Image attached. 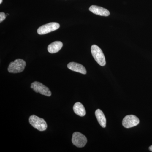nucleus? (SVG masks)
I'll return each instance as SVG.
<instances>
[{
    "label": "nucleus",
    "mask_w": 152,
    "mask_h": 152,
    "mask_svg": "<svg viewBox=\"0 0 152 152\" xmlns=\"http://www.w3.org/2000/svg\"><path fill=\"white\" fill-rule=\"evenodd\" d=\"M91 52L94 58L99 65L104 66L106 65V60L102 50L96 45H94L91 47Z\"/></svg>",
    "instance_id": "nucleus-1"
},
{
    "label": "nucleus",
    "mask_w": 152,
    "mask_h": 152,
    "mask_svg": "<svg viewBox=\"0 0 152 152\" xmlns=\"http://www.w3.org/2000/svg\"><path fill=\"white\" fill-rule=\"evenodd\" d=\"M29 121L33 127L41 132L46 130L48 127V125L45 120L35 115H31L29 118Z\"/></svg>",
    "instance_id": "nucleus-2"
},
{
    "label": "nucleus",
    "mask_w": 152,
    "mask_h": 152,
    "mask_svg": "<svg viewBox=\"0 0 152 152\" xmlns=\"http://www.w3.org/2000/svg\"><path fill=\"white\" fill-rule=\"evenodd\" d=\"M26 66V62L23 60L18 59L10 63L8 70L11 73H18L23 72Z\"/></svg>",
    "instance_id": "nucleus-3"
},
{
    "label": "nucleus",
    "mask_w": 152,
    "mask_h": 152,
    "mask_svg": "<svg viewBox=\"0 0 152 152\" xmlns=\"http://www.w3.org/2000/svg\"><path fill=\"white\" fill-rule=\"evenodd\" d=\"M31 87L36 92L40 93L41 94L45 95L47 96H51V92L49 88L40 82H33L31 84Z\"/></svg>",
    "instance_id": "nucleus-4"
},
{
    "label": "nucleus",
    "mask_w": 152,
    "mask_h": 152,
    "mask_svg": "<svg viewBox=\"0 0 152 152\" xmlns=\"http://www.w3.org/2000/svg\"><path fill=\"white\" fill-rule=\"evenodd\" d=\"M72 142L78 148H83L86 145L87 142L86 137L81 133L75 132L73 134Z\"/></svg>",
    "instance_id": "nucleus-5"
},
{
    "label": "nucleus",
    "mask_w": 152,
    "mask_h": 152,
    "mask_svg": "<svg viewBox=\"0 0 152 152\" xmlns=\"http://www.w3.org/2000/svg\"><path fill=\"white\" fill-rule=\"evenodd\" d=\"M60 24L58 23H50L41 26L37 30V33L39 35L46 34L48 33L53 31L60 28Z\"/></svg>",
    "instance_id": "nucleus-6"
},
{
    "label": "nucleus",
    "mask_w": 152,
    "mask_h": 152,
    "mask_svg": "<svg viewBox=\"0 0 152 152\" xmlns=\"http://www.w3.org/2000/svg\"><path fill=\"white\" fill-rule=\"evenodd\" d=\"M140 120L138 118L134 115L126 116L123 120V126L126 128H130L135 126L139 124Z\"/></svg>",
    "instance_id": "nucleus-7"
},
{
    "label": "nucleus",
    "mask_w": 152,
    "mask_h": 152,
    "mask_svg": "<svg viewBox=\"0 0 152 152\" xmlns=\"http://www.w3.org/2000/svg\"><path fill=\"white\" fill-rule=\"evenodd\" d=\"M89 10L93 13L102 16H108L110 15V12L107 9L97 6H91Z\"/></svg>",
    "instance_id": "nucleus-8"
},
{
    "label": "nucleus",
    "mask_w": 152,
    "mask_h": 152,
    "mask_svg": "<svg viewBox=\"0 0 152 152\" xmlns=\"http://www.w3.org/2000/svg\"><path fill=\"white\" fill-rule=\"evenodd\" d=\"M67 67L71 70L86 75L87 73V71L83 66L78 63L72 62L68 64Z\"/></svg>",
    "instance_id": "nucleus-9"
},
{
    "label": "nucleus",
    "mask_w": 152,
    "mask_h": 152,
    "mask_svg": "<svg viewBox=\"0 0 152 152\" xmlns=\"http://www.w3.org/2000/svg\"><path fill=\"white\" fill-rule=\"evenodd\" d=\"M63 43L60 41H55L50 44L48 46V51L50 53L53 54L58 53L62 48Z\"/></svg>",
    "instance_id": "nucleus-10"
},
{
    "label": "nucleus",
    "mask_w": 152,
    "mask_h": 152,
    "mask_svg": "<svg viewBox=\"0 0 152 152\" xmlns=\"http://www.w3.org/2000/svg\"><path fill=\"white\" fill-rule=\"evenodd\" d=\"M95 115L98 120V122L103 128L106 126V118L103 112L100 109H97L95 112Z\"/></svg>",
    "instance_id": "nucleus-11"
},
{
    "label": "nucleus",
    "mask_w": 152,
    "mask_h": 152,
    "mask_svg": "<svg viewBox=\"0 0 152 152\" xmlns=\"http://www.w3.org/2000/svg\"><path fill=\"white\" fill-rule=\"evenodd\" d=\"M73 110L75 113L80 116L83 117L86 115V109L80 102H77L74 104Z\"/></svg>",
    "instance_id": "nucleus-12"
},
{
    "label": "nucleus",
    "mask_w": 152,
    "mask_h": 152,
    "mask_svg": "<svg viewBox=\"0 0 152 152\" xmlns=\"http://www.w3.org/2000/svg\"><path fill=\"white\" fill-rule=\"evenodd\" d=\"M5 19V14L4 12H1L0 13V22L1 23V22L3 21Z\"/></svg>",
    "instance_id": "nucleus-13"
},
{
    "label": "nucleus",
    "mask_w": 152,
    "mask_h": 152,
    "mask_svg": "<svg viewBox=\"0 0 152 152\" xmlns=\"http://www.w3.org/2000/svg\"><path fill=\"white\" fill-rule=\"evenodd\" d=\"M149 150L151 151L152 152V145H151V146H150L149 148Z\"/></svg>",
    "instance_id": "nucleus-14"
},
{
    "label": "nucleus",
    "mask_w": 152,
    "mask_h": 152,
    "mask_svg": "<svg viewBox=\"0 0 152 152\" xmlns=\"http://www.w3.org/2000/svg\"><path fill=\"white\" fill-rule=\"evenodd\" d=\"M3 0H0V4H1L2 3Z\"/></svg>",
    "instance_id": "nucleus-15"
}]
</instances>
